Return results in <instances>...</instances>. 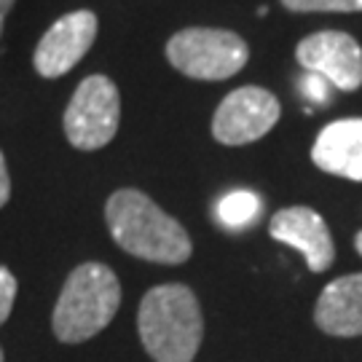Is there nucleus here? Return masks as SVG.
Instances as JSON below:
<instances>
[{
  "label": "nucleus",
  "instance_id": "f257e3e1",
  "mask_svg": "<svg viewBox=\"0 0 362 362\" xmlns=\"http://www.w3.org/2000/svg\"><path fill=\"white\" fill-rule=\"evenodd\" d=\"M105 223L113 242L140 260L177 266L194 252L188 231L137 188H118L107 199Z\"/></svg>",
  "mask_w": 362,
  "mask_h": 362
},
{
  "label": "nucleus",
  "instance_id": "f03ea898",
  "mask_svg": "<svg viewBox=\"0 0 362 362\" xmlns=\"http://www.w3.org/2000/svg\"><path fill=\"white\" fill-rule=\"evenodd\" d=\"M137 333L153 362H194L204 338V320L194 290L185 285L148 290L137 311Z\"/></svg>",
  "mask_w": 362,
  "mask_h": 362
},
{
  "label": "nucleus",
  "instance_id": "7ed1b4c3",
  "mask_svg": "<svg viewBox=\"0 0 362 362\" xmlns=\"http://www.w3.org/2000/svg\"><path fill=\"white\" fill-rule=\"evenodd\" d=\"M121 306V285L110 266L81 263L70 272L54 306L52 327L62 344H83L103 333Z\"/></svg>",
  "mask_w": 362,
  "mask_h": 362
},
{
  "label": "nucleus",
  "instance_id": "20e7f679",
  "mask_svg": "<svg viewBox=\"0 0 362 362\" xmlns=\"http://www.w3.org/2000/svg\"><path fill=\"white\" fill-rule=\"evenodd\" d=\"M167 59L194 81H226L247 65L250 46L231 30L185 27L167 40Z\"/></svg>",
  "mask_w": 362,
  "mask_h": 362
},
{
  "label": "nucleus",
  "instance_id": "39448f33",
  "mask_svg": "<svg viewBox=\"0 0 362 362\" xmlns=\"http://www.w3.org/2000/svg\"><path fill=\"white\" fill-rule=\"evenodd\" d=\"M121 124V94L107 76H89L78 83L65 110V137L78 151H100L116 137Z\"/></svg>",
  "mask_w": 362,
  "mask_h": 362
},
{
  "label": "nucleus",
  "instance_id": "423d86ee",
  "mask_svg": "<svg viewBox=\"0 0 362 362\" xmlns=\"http://www.w3.org/2000/svg\"><path fill=\"white\" fill-rule=\"evenodd\" d=\"M282 116V105L269 89L242 86L226 94L212 116V137L220 145H250L266 137Z\"/></svg>",
  "mask_w": 362,
  "mask_h": 362
},
{
  "label": "nucleus",
  "instance_id": "0eeeda50",
  "mask_svg": "<svg viewBox=\"0 0 362 362\" xmlns=\"http://www.w3.org/2000/svg\"><path fill=\"white\" fill-rule=\"evenodd\" d=\"M296 59L306 73L325 78L333 89L357 91L362 86V46L349 33H311L296 46Z\"/></svg>",
  "mask_w": 362,
  "mask_h": 362
},
{
  "label": "nucleus",
  "instance_id": "6e6552de",
  "mask_svg": "<svg viewBox=\"0 0 362 362\" xmlns=\"http://www.w3.org/2000/svg\"><path fill=\"white\" fill-rule=\"evenodd\" d=\"M100 22L97 13L89 8L70 11L59 16L38 40L33 65L43 78H62L89 54V49L97 40Z\"/></svg>",
  "mask_w": 362,
  "mask_h": 362
},
{
  "label": "nucleus",
  "instance_id": "1a4fd4ad",
  "mask_svg": "<svg viewBox=\"0 0 362 362\" xmlns=\"http://www.w3.org/2000/svg\"><path fill=\"white\" fill-rule=\"evenodd\" d=\"M269 233L276 242L296 247L314 274H322L336 260V245L325 218L311 207H285L269 223Z\"/></svg>",
  "mask_w": 362,
  "mask_h": 362
},
{
  "label": "nucleus",
  "instance_id": "9d476101",
  "mask_svg": "<svg viewBox=\"0 0 362 362\" xmlns=\"http://www.w3.org/2000/svg\"><path fill=\"white\" fill-rule=\"evenodd\" d=\"M311 161L327 175L362 182V118L327 124L311 145Z\"/></svg>",
  "mask_w": 362,
  "mask_h": 362
},
{
  "label": "nucleus",
  "instance_id": "9b49d317",
  "mask_svg": "<svg viewBox=\"0 0 362 362\" xmlns=\"http://www.w3.org/2000/svg\"><path fill=\"white\" fill-rule=\"evenodd\" d=\"M314 322L327 336H362V274L338 276L325 287L314 306Z\"/></svg>",
  "mask_w": 362,
  "mask_h": 362
},
{
  "label": "nucleus",
  "instance_id": "f8f14e48",
  "mask_svg": "<svg viewBox=\"0 0 362 362\" xmlns=\"http://www.w3.org/2000/svg\"><path fill=\"white\" fill-rule=\"evenodd\" d=\"M260 212V199L252 191H233L218 202V220L226 228H245Z\"/></svg>",
  "mask_w": 362,
  "mask_h": 362
},
{
  "label": "nucleus",
  "instance_id": "ddd939ff",
  "mask_svg": "<svg viewBox=\"0 0 362 362\" xmlns=\"http://www.w3.org/2000/svg\"><path fill=\"white\" fill-rule=\"evenodd\" d=\"M287 11L296 13H357L362 0H282Z\"/></svg>",
  "mask_w": 362,
  "mask_h": 362
},
{
  "label": "nucleus",
  "instance_id": "4468645a",
  "mask_svg": "<svg viewBox=\"0 0 362 362\" xmlns=\"http://www.w3.org/2000/svg\"><path fill=\"white\" fill-rule=\"evenodd\" d=\"M300 91H303V97H306L311 105H327L330 103V94H333V86H330L325 78L314 76V73H306V76L300 78Z\"/></svg>",
  "mask_w": 362,
  "mask_h": 362
},
{
  "label": "nucleus",
  "instance_id": "2eb2a0df",
  "mask_svg": "<svg viewBox=\"0 0 362 362\" xmlns=\"http://www.w3.org/2000/svg\"><path fill=\"white\" fill-rule=\"evenodd\" d=\"M13 300H16V276L6 266H0V325L11 317Z\"/></svg>",
  "mask_w": 362,
  "mask_h": 362
},
{
  "label": "nucleus",
  "instance_id": "dca6fc26",
  "mask_svg": "<svg viewBox=\"0 0 362 362\" xmlns=\"http://www.w3.org/2000/svg\"><path fill=\"white\" fill-rule=\"evenodd\" d=\"M11 199V177H8V167H6V156L0 151V209L8 204Z\"/></svg>",
  "mask_w": 362,
  "mask_h": 362
},
{
  "label": "nucleus",
  "instance_id": "f3484780",
  "mask_svg": "<svg viewBox=\"0 0 362 362\" xmlns=\"http://www.w3.org/2000/svg\"><path fill=\"white\" fill-rule=\"evenodd\" d=\"M13 6H16V0H0V19H6Z\"/></svg>",
  "mask_w": 362,
  "mask_h": 362
},
{
  "label": "nucleus",
  "instance_id": "a211bd4d",
  "mask_svg": "<svg viewBox=\"0 0 362 362\" xmlns=\"http://www.w3.org/2000/svg\"><path fill=\"white\" fill-rule=\"evenodd\" d=\"M354 247H357V252L362 255V231L357 233V236H354Z\"/></svg>",
  "mask_w": 362,
  "mask_h": 362
},
{
  "label": "nucleus",
  "instance_id": "6ab92c4d",
  "mask_svg": "<svg viewBox=\"0 0 362 362\" xmlns=\"http://www.w3.org/2000/svg\"><path fill=\"white\" fill-rule=\"evenodd\" d=\"M3 22H6V19H0V35H3Z\"/></svg>",
  "mask_w": 362,
  "mask_h": 362
},
{
  "label": "nucleus",
  "instance_id": "aec40b11",
  "mask_svg": "<svg viewBox=\"0 0 362 362\" xmlns=\"http://www.w3.org/2000/svg\"><path fill=\"white\" fill-rule=\"evenodd\" d=\"M0 362H3V349H0Z\"/></svg>",
  "mask_w": 362,
  "mask_h": 362
}]
</instances>
